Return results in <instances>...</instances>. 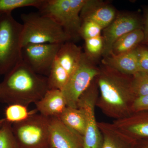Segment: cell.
I'll return each mask as SVG.
<instances>
[{"instance_id": "cell-1", "label": "cell", "mask_w": 148, "mask_h": 148, "mask_svg": "<svg viewBox=\"0 0 148 148\" xmlns=\"http://www.w3.org/2000/svg\"><path fill=\"white\" fill-rule=\"evenodd\" d=\"M132 76L121 73L105 66L95 78L99 95L96 106L105 115L115 120L132 113L136 97L131 87Z\"/></svg>"}, {"instance_id": "cell-2", "label": "cell", "mask_w": 148, "mask_h": 148, "mask_svg": "<svg viewBox=\"0 0 148 148\" xmlns=\"http://www.w3.org/2000/svg\"><path fill=\"white\" fill-rule=\"evenodd\" d=\"M48 90L47 77L36 73L22 60L0 83V102L28 107L39 101Z\"/></svg>"}, {"instance_id": "cell-3", "label": "cell", "mask_w": 148, "mask_h": 148, "mask_svg": "<svg viewBox=\"0 0 148 148\" xmlns=\"http://www.w3.org/2000/svg\"><path fill=\"white\" fill-rule=\"evenodd\" d=\"M21 47L29 44H63L71 39L52 18L38 11L21 14Z\"/></svg>"}, {"instance_id": "cell-4", "label": "cell", "mask_w": 148, "mask_h": 148, "mask_svg": "<svg viewBox=\"0 0 148 148\" xmlns=\"http://www.w3.org/2000/svg\"><path fill=\"white\" fill-rule=\"evenodd\" d=\"M22 24L12 13L0 16V75H5L22 60Z\"/></svg>"}, {"instance_id": "cell-5", "label": "cell", "mask_w": 148, "mask_h": 148, "mask_svg": "<svg viewBox=\"0 0 148 148\" xmlns=\"http://www.w3.org/2000/svg\"><path fill=\"white\" fill-rule=\"evenodd\" d=\"M49 119L36 112L24 121L12 124L18 148H50Z\"/></svg>"}, {"instance_id": "cell-6", "label": "cell", "mask_w": 148, "mask_h": 148, "mask_svg": "<svg viewBox=\"0 0 148 148\" xmlns=\"http://www.w3.org/2000/svg\"><path fill=\"white\" fill-rule=\"evenodd\" d=\"M38 9L42 15L54 20L71 39L80 36V10L71 5L70 0H43Z\"/></svg>"}, {"instance_id": "cell-7", "label": "cell", "mask_w": 148, "mask_h": 148, "mask_svg": "<svg viewBox=\"0 0 148 148\" xmlns=\"http://www.w3.org/2000/svg\"><path fill=\"white\" fill-rule=\"evenodd\" d=\"M99 95L96 79L92 81L87 90L80 97L77 108L84 113L85 130L83 136V148H101L103 137L95 117L96 101Z\"/></svg>"}, {"instance_id": "cell-8", "label": "cell", "mask_w": 148, "mask_h": 148, "mask_svg": "<svg viewBox=\"0 0 148 148\" xmlns=\"http://www.w3.org/2000/svg\"><path fill=\"white\" fill-rule=\"evenodd\" d=\"M99 72L100 70L92 65L90 58L83 52L79 66L62 90L67 107L77 108L80 97L89 87Z\"/></svg>"}, {"instance_id": "cell-9", "label": "cell", "mask_w": 148, "mask_h": 148, "mask_svg": "<svg viewBox=\"0 0 148 148\" xmlns=\"http://www.w3.org/2000/svg\"><path fill=\"white\" fill-rule=\"evenodd\" d=\"M62 44H29L22 48V60L36 73L48 77Z\"/></svg>"}, {"instance_id": "cell-10", "label": "cell", "mask_w": 148, "mask_h": 148, "mask_svg": "<svg viewBox=\"0 0 148 148\" xmlns=\"http://www.w3.org/2000/svg\"><path fill=\"white\" fill-rule=\"evenodd\" d=\"M138 29H143V17L133 14L117 16L108 27L103 29V54L106 57L108 56L117 40L125 34Z\"/></svg>"}, {"instance_id": "cell-11", "label": "cell", "mask_w": 148, "mask_h": 148, "mask_svg": "<svg viewBox=\"0 0 148 148\" xmlns=\"http://www.w3.org/2000/svg\"><path fill=\"white\" fill-rule=\"evenodd\" d=\"M50 148H83V136L64 124L58 118H49Z\"/></svg>"}, {"instance_id": "cell-12", "label": "cell", "mask_w": 148, "mask_h": 148, "mask_svg": "<svg viewBox=\"0 0 148 148\" xmlns=\"http://www.w3.org/2000/svg\"><path fill=\"white\" fill-rule=\"evenodd\" d=\"M112 123L121 132L133 140L148 138V111L132 113L126 117L115 120Z\"/></svg>"}, {"instance_id": "cell-13", "label": "cell", "mask_w": 148, "mask_h": 148, "mask_svg": "<svg viewBox=\"0 0 148 148\" xmlns=\"http://www.w3.org/2000/svg\"><path fill=\"white\" fill-rule=\"evenodd\" d=\"M81 19L90 21L98 24L103 29L116 18V12L111 6L99 1L86 0L81 11Z\"/></svg>"}, {"instance_id": "cell-14", "label": "cell", "mask_w": 148, "mask_h": 148, "mask_svg": "<svg viewBox=\"0 0 148 148\" xmlns=\"http://www.w3.org/2000/svg\"><path fill=\"white\" fill-rule=\"evenodd\" d=\"M35 104L37 112L49 118H59L67 107L63 92L57 89L48 90Z\"/></svg>"}, {"instance_id": "cell-15", "label": "cell", "mask_w": 148, "mask_h": 148, "mask_svg": "<svg viewBox=\"0 0 148 148\" xmlns=\"http://www.w3.org/2000/svg\"><path fill=\"white\" fill-rule=\"evenodd\" d=\"M103 137L101 148H134L135 140L121 132L112 123L98 122Z\"/></svg>"}, {"instance_id": "cell-16", "label": "cell", "mask_w": 148, "mask_h": 148, "mask_svg": "<svg viewBox=\"0 0 148 148\" xmlns=\"http://www.w3.org/2000/svg\"><path fill=\"white\" fill-rule=\"evenodd\" d=\"M102 62L105 66L128 75L139 72L136 48L127 53L106 56Z\"/></svg>"}, {"instance_id": "cell-17", "label": "cell", "mask_w": 148, "mask_h": 148, "mask_svg": "<svg viewBox=\"0 0 148 148\" xmlns=\"http://www.w3.org/2000/svg\"><path fill=\"white\" fill-rule=\"evenodd\" d=\"M83 53L81 48L69 41L61 45L56 59L71 77L79 66Z\"/></svg>"}, {"instance_id": "cell-18", "label": "cell", "mask_w": 148, "mask_h": 148, "mask_svg": "<svg viewBox=\"0 0 148 148\" xmlns=\"http://www.w3.org/2000/svg\"><path fill=\"white\" fill-rule=\"evenodd\" d=\"M144 39L143 29H137L127 33L114 44L110 55H119L134 50L142 44Z\"/></svg>"}, {"instance_id": "cell-19", "label": "cell", "mask_w": 148, "mask_h": 148, "mask_svg": "<svg viewBox=\"0 0 148 148\" xmlns=\"http://www.w3.org/2000/svg\"><path fill=\"white\" fill-rule=\"evenodd\" d=\"M58 118L67 126L84 136L86 121L84 113L81 110L67 107Z\"/></svg>"}, {"instance_id": "cell-20", "label": "cell", "mask_w": 148, "mask_h": 148, "mask_svg": "<svg viewBox=\"0 0 148 148\" xmlns=\"http://www.w3.org/2000/svg\"><path fill=\"white\" fill-rule=\"evenodd\" d=\"M70 77L68 72L55 59L47 77L49 88L62 91L69 82Z\"/></svg>"}, {"instance_id": "cell-21", "label": "cell", "mask_w": 148, "mask_h": 148, "mask_svg": "<svg viewBox=\"0 0 148 148\" xmlns=\"http://www.w3.org/2000/svg\"><path fill=\"white\" fill-rule=\"evenodd\" d=\"M37 112L36 109L29 111L28 106L21 104H10L8 105L5 109L4 118L6 121L12 124L24 121Z\"/></svg>"}, {"instance_id": "cell-22", "label": "cell", "mask_w": 148, "mask_h": 148, "mask_svg": "<svg viewBox=\"0 0 148 148\" xmlns=\"http://www.w3.org/2000/svg\"><path fill=\"white\" fill-rule=\"evenodd\" d=\"M43 0H0V14L12 13L16 9L34 7L38 9Z\"/></svg>"}, {"instance_id": "cell-23", "label": "cell", "mask_w": 148, "mask_h": 148, "mask_svg": "<svg viewBox=\"0 0 148 148\" xmlns=\"http://www.w3.org/2000/svg\"><path fill=\"white\" fill-rule=\"evenodd\" d=\"M131 87L136 98L148 95V73L138 72L132 75Z\"/></svg>"}, {"instance_id": "cell-24", "label": "cell", "mask_w": 148, "mask_h": 148, "mask_svg": "<svg viewBox=\"0 0 148 148\" xmlns=\"http://www.w3.org/2000/svg\"><path fill=\"white\" fill-rule=\"evenodd\" d=\"M0 148H18L12 124L6 121L0 128Z\"/></svg>"}, {"instance_id": "cell-25", "label": "cell", "mask_w": 148, "mask_h": 148, "mask_svg": "<svg viewBox=\"0 0 148 148\" xmlns=\"http://www.w3.org/2000/svg\"><path fill=\"white\" fill-rule=\"evenodd\" d=\"M86 55L90 58L103 53L104 41L101 36L84 40Z\"/></svg>"}, {"instance_id": "cell-26", "label": "cell", "mask_w": 148, "mask_h": 148, "mask_svg": "<svg viewBox=\"0 0 148 148\" xmlns=\"http://www.w3.org/2000/svg\"><path fill=\"white\" fill-rule=\"evenodd\" d=\"M103 30L98 24L90 21H82L79 31V36L84 40L101 36Z\"/></svg>"}, {"instance_id": "cell-27", "label": "cell", "mask_w": 148, "mask_h": 148, "mask_svg": "<svg viewBox=\"0 0 148 148\" xmlns=\"http://www.w3.org/2000/svg\"><path fill=\"white\" fill-rule=\"evenodd\" d=\"M138 55L139 72L148 73V46H138L136 48Z\"/></svg>"}, {"instance_id": "cell-28", "label": "cell", "mask_w": 148, "mask_h": 148, "mask_svg": "<svg viewBox=\"0 0 148 148\" xmlns=\"http://www.w3.org/2000/svg\"><path fill=\"white\" fill-rule=\"evenodd\" d=\"M132 112L148 111V95L135 98L131 108Z\"/></svg>"}, {"instance_id": "cell-29", "label": "cell", "mask_w": 148, "mask_h": 148, "mask_svg": "<svg viewBox=\"0 0 148 148\" xmlns=\"http://www.w3.org/2000/svg\"><path fill=\"white\" fill-rule=\"evenodd\" d=\"M143 17L144 39L142 44L148 46V8H144V14Z\"/></svg>"}, {"instance_id": "cell-30", "label": "cell", "mask_w": 148, "mask_h": 148, "mask_svg": "<svg viewBox=\"0 0 148 148\" xmlns=\"http://www.w3.org/2000/svg\"><path fill=\"white\" fill-rule=\"evenodd\" d=\"M134 148H148V138L135 140Z\"/></svg>"}, {"instance_id": "cell-31", "label": "cell", "mask_w": 148, "mask_h": 148, "mask_svg": "<svg viewBox=\"0 0 148 148\" xmlns=\"http://www.w3.org/2000/svg\"><path fill=\"white\" fill-rule=\"evenodd\" d=\"M5 121V120L4 118L0 119V128L1 127V126H2L3 125V124Z\"/></svg>"}, {"instance_id": "cell-32", "label": "cell", "mask_w": 148, "mask_h": 148, "mask_svg": "<svg viewBox=\"0 0 148 148\" xmlns=\"http://www.w3.org/2000/svg\"><path fill=\"white\" fill-rule=\"evenodd\" d=\"M1 14H0V16H1Z\"/></svg>"}]
</instances>
